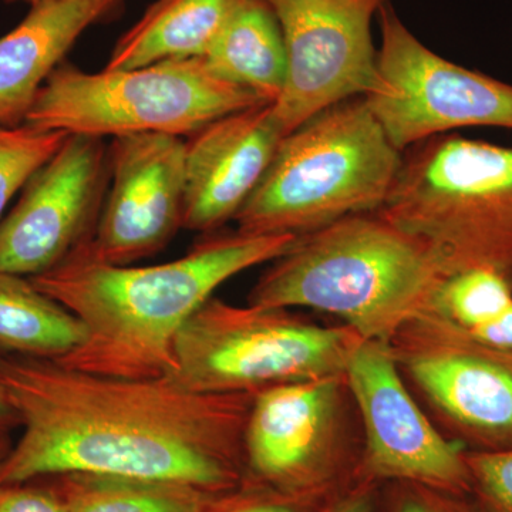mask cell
Masks as SVG:
<instances>
[{
  "instance_id": "cell-30",
  "label": "cell",
  "mask_w": 512,
  "mask_h": 512,
  "mask_svg": "<svg viewBox=\"0 0 512 512\" xmlns=\"http://www.w3.org/2000/svg\"><path fill=\"white\" fill-rule=\"evenodd\" d=\"M10 448H12V444H10L9 434H0V466L8 456Z\"/></svg>"
},
{
  "instance_id": "cell-13",
  "label": "cell",
  "mask_w": 512,
  "mask_h": 512,
  "mask_svg": "<svg viewBox=\"0 0 512 512\" xmlns=\"http://www.w3.org/2000/svg\"><path fill=\"white\" fill-rule=\"evenodd\" d=\"M350 402L345 375L256 393L245 426V467L282 494L311 497L348 450Z\"/></svg>"
},
{
  "instance_id": "cell-15",
  "label": "cell",
  "mask_w": 512,
  "mask_h": 512,
  "mask_svg": "<svg viewBox=\"0 0 512 512\" xmlns=\"http://www.w3.org/2000/svg\"><path fill=\"white\" fill-rule=\"evenodd\" d=\"M284 137L272 104L228 114L188 137L183 228L207 235L235 220Z\"/></svg>"
},
{
  "instance_id": "cell-17",
  "label": "cell",
  "mask_w": 512,
  "mask_h": 512,
  "mask_svg": "<svg viewBox=\"0 0 512 512\" xmlns=\"http://www.w3.org/2000/svg\"><path fill=\"white\" fill-rule=\"evenodd\" d=\"M215 77L274 104L284 90V36L265 0H239L208 52L201 57Z\"/></svg>"
},
{
  "instance_id": "cell-22",
  "label": "cell",
  "mask_w": 512,
  "mask_h": 512,
  "mask_svg": "<svg viewBox=\"0 0 512 512\" xmlns=\"http://www.w3.org/2000/svg\"><path fill=\"white\" fill-rule=\"evenodd\" d=\"M69 134L20 124H0V221L10 200L47 163Z\"/></svg>"
},
{
  "instance_id": "cell-18",
  "label": "cell",
  "mask_w": 512,
  "mask_h": 512,
  "mask_svg": "<svg viewBox=\"0 0 512 512\" xmlns=\"http://www.w3.org/2000/svg\"><path fill=\"white\" fill-rule=\"evenodd\" d=\"M239 0H157L111 52L106 69L204 57Z\"/></svg>"
},
{
  "instance_id": "cell-25",
  "label": "cell",
  "mask_w": 512,
  "mask_h": 512,
  "mask_svg": "<svg viewBox=\"0 0 512 512\" xmlns=\"http://www.w3.org/2000/svg\"><path fill=\"white\" fill-rule=\"evenodd\" d=\"M298 497L279 494L269 498H242L229 494L217 512H299Z\"/></svg>"
},
{
  "instance_id": "cell-21",
  "label": "cell",
  "mask_w": 512,
  "mask_h": 512,
  "mask_svg": "<svg viewBox=\"0 0 512 512\" xmlns=\"http://www.w3.org/2000/svg\"><path fill=\"white\" fill-rule=\"evenodd\" d=\"M512 285L488 269H471L448 276L434 299V312L474 332L493 322L511 305Z\"/></svg>"
},
{
  "instance_id": "cell-28",
  "label": "cell",
  "mask_w": 512,
  "mask_h": 512,
  "mask_svg": "<svg viewBox=\"0 0 512 512\" xmlns=\"http://www.w3.org/2000/svg\"><path fill=\"white\" fill-rule=\"evenodd\" d=\"M326 512H373V503L366 488L343 495Z\"/></svg>"
},
{
  "instance_id": "cell-29",
  "label": "cell",
  "mask_w": 512,
  "mask_h": 512,
  "mask_svg": "<svg viewBox=\"0 0 512 512\" xmlns=\"http://www.w3.org/2000/svg\"><path fill=\"white\" fill-rule=\"evenodd\" d=\"M20 427V420L12 400H10L8 389L0 375V434H10V431Z\"/></svg>"
},
{
  "instance_id": "cell-23",
  "label": "cell",
  "mask_w": 512,
  "mask_h": 512,
  "mask_svg": "<svg viewBox=\"0 0 512 512\" xmlns=\"http://www.w3.org/2000/svg\"><path fill=\"white\" fill-rule=\"evenodd\" d=\"M471 490L484 512H512V447L497 451H466Z\"/></svg>"
},
{
  "instance_id": "cell-19",
  "label": "cell",
  "mask_w": 512,
  "mask_h": 512,
  "mask_svg": "<svg viewBox=\"0 0 512 512\" xmlns=\"http://www.w3.org/2000/svg\"><path fill=\"white\" fill-rule=\"evenodd\" d=\"M86 339L83 323L26 276L0 271V356L60 362Z\"/></svg>"
},
{
  "instance_id": "cell-7",
  "label": "cell",
  "mask_w": 512,
  "mask_h": 512,
  "mask_svg": "<svg viewBox=\"0 0 512 512\" xmlns=\"http://www.w3.org/2000/svg\"><path fill=\"white\" fill-rule=\"evenodd\" d=\"M360 338L291 309L235 306L212 296L175 339L165 379L188 392L256 394L278 384L343 376Z\"/></svg>"
},
{
  "instance_id": "cell-1",
  "label": "cell",
  "mask_w": 512,
  "mask_h": 512,
  "mask_svg": "<svg viewBox=\"0 0 512 512\" xmlns=\"http://www.w3.org/2000/svg\"><path fill=\"white\" fill-rule=\"evenodd\" d=\"M20 439L0 484L64 474L178 481L231 493L245 467L255 394L188 392L165 377L94 375L49 360L0 356Z\"/></svg>"
},
{
  "instance_id": "cell-10",
  "label": "cell",
  "mask_w": 512,
  "mask_h": 512,
  "mask_svg": "<svg viewBox=\"0 0 512 512\" xmlns=\"http://www.w3.org/2000/svg\"><path fill=\"white\" fill-rule=\"evenodd\" d=\"M286 53V79L272 110L291 133L320 111L365 97L377 79L372 22L389 0H265Z\"/></svg>"
},
{
  "instance_id": "cell-9",
  "label": "cell",
  "mask_w": 512,
  "mask_h": 512,
  "mask_svg": "<svg viewBox=\"0 0 512 512\" xmlns=\"http://www.w3.org/2000/svg\"><path fill=\"white\" fill-rule=\"evenodd\" d=\"M409 380L467 451L512 447V350L495 348L433 311L389 342Z\"/></svg>"
},
{
  "instance_id": "cell-11",
  "label": "cell",
  "mask_w": 512,
  "mask_h": 512,
  "mask_svg": "<svg viewBox=\"0 0 512 512\" xmlns=\"http://www.w3.org/2000/svg\"><path fill=\"white\" fill-rule=\"evenodd\" d=\"M345 377L362 423L366 474L450 494L471 490L466 450L421 410L389 343L360 340Z\"/></svg>"
},
{
  "instance_id": "cell-26",
  "label": "cell",
  "mask_w": 512,
  "mask_h": 512,
  "mask_svg": "<svg viewBox=\"0 0 512 512\" xmlns=\"http://www.w3.org/2000/svg\"><path fill=\"white\" fill-rule=\"evenodd\" d=\"M470 333L495 348L512 350V302L493 322Z\"/></svg>"
},
{
  "instance_id": "cell-16",
  "label": "cell",
  "mask_w": 512,
  "mask_h": 512,
  "mask_svg": "<svg viewBox=\"0 0 512 512\" xmlns=\"http://www.w3.org/2000/svg\"><path fill=\"white\" fill-rule=\"evenodd\" d=\"M126 0H45L0 37V124L28 119L43 84L79 37L110 19Z\"/></svg>"
},
{
  "instance_id": "cell-31",
  "label": "cell",
  "mask_w": 512,
  "mask_h": 512,
  "mask_svg": "<svg viewBox=\"0 0 512 512\" xmlns=\"http://www.w3.org/2000/svg\"><path fill=\"white\" fill-rule=\"evenodd\" d=\"M2 2L13 5V3H25V5L35 6L37 3L45 2V0H2Z\"/></svg>"
},
{
  "instance_id": "cell-12",
  "label": "cell",
  "mask_w": 512,
  "mask_h": 512,
  "mask_svg": "<svg viewBox=\"0 0 512 512\" xmlns=\"http://www.w3.org/2000/svg\"><path fill=\"white\" fill-rule=\"evenodd\" d=\"M109 184L104 138L69 134L0 221V271L33 278L87 247Z\"/></svg>"
},
{
  "instance_id": "cell-14",
  "label": "cell",
  "mask_w": 512,
  "mask_h": 512,
  "mask_svg": "<svg viewBox=\"0 0 512 512\" xmlns=\"http://www.w3.org/2000/svg\"><path fill=\"white\" fill-rule=\"evenodd\" d=\"M187 140L164 133L114 137L110 184L87 251L131 265L163 251L183 228Z\"/></svg>"
},
{
  "instance_id": "cell-5",
  "label": "cell",
  "mask_w": 512,
  "mask_h": 512,
  "mask_svg": "<svg viewBox=\"0 0 512 512\" xmlns=\"http://www.w3.org/2000/svg\"><path fill=\"white\" fill-rule=\"evenodd\" d=\"M380 212L448 276L488 269L512 285V147L450 133L407 148Z\"/></svg>"
},
{
  "instance_id": "cell-3",
  "label": "cell",
  "mask_w": 512,
  "mask_h": 512,
  "mask_svg": "<svg viewBox=\"0 0 512 512\" xmlns=\"http://www.w3.org/2000/svg\"><path fill=\"white\" fill-rule=\"evenodd\" d=\"M447 278L423 239L366 212L296 238L258 279L248 305L329 313L363 340L389 343L433 306Z\"/></svg>"
},
{
  "instance_id": "cell-2",
  "label": "cell",
  "mask_w": 512,
  "mask_h": 512,
  "mask_svg": "<svg viewBox=\"0 0 512 512\" xmlns=\"http://www.w3.org/2000/svg\"><path fill=\"white\" fill-rule=\"evenodd\" d=\"M293 235L212 232L167 264L111 265L84 247L29 278L83 323L86 339L60 365L94 375L158 379L175 366L174 346L187 320L235 275L274 262Z\"/></svg>"
},
{
  "instance_id": "cell-8",
  "label": "cell",
  "mask_w": 512,
  "mask_h": 512,
  "mask_svg": "<svg viewBox=\"0 0 512 512\" xmlns=\"http://www.w3.org/2000/svg\"><path fill=\"white\" fill-rule=\"evenodd\" d=\"M377 79L367 106L397 150L458 128L512 131V84L424 46L387 2L377 13Z\"/></svg>"
},
{
  "instance_id": "cell-27",
  "label": "cell",
  "mask_w": 512,
  "mask_h": 512,
  "mask_svg": "<svg viewBox=\"0 0 512 512\" xmlns=\"http://www.w3.org/2000/svg\"><path fill=\"white\" fill-rule=\"evenodd\" d=\"M397 512H484L473 510V508L464 507L458 503H451L446 498L436 495L416 494L404 498Z\"/></svg>"
},
{
  "instance_id": "cell-4",
  "label": "cell",
  "mask_w": 512,
  "mask_h": 512,
  "mask_svg": "<svg viewBox=\"0 0 512 512\" xmlns=\"http://www.w3.org/2000/svg\"><path fill=\"white\" fill-rule=\"evenodd\" d=\"M365 97L320 111L286 134L258 187L239 210L237 231L302 235L383 208L402 167Z\"/></svg>"
},
{
  "instance_id": "cell-20",
  "label": "cell",
  "mask_w": 512,
  "mask_h": 512,
  "mask_svg": "<svg viewBox=\"0 0 512 512\" xmlns=\"http://www.w3.org/2000/svg\"><path fill=\"white\" fill-rule=\"evenodd\" d=\"M59 478L64 512H217L231 494L146 478L80 473Z\"/></svg>"
},
{
  "instance_id": "cell-6",
  "label": "cell",
  "mask_w": 512,
  "mask_h": 512,
  "mask_svg": "<svg viewBox=\"0 0 512 512\" xmlns=\"http://www.w3.org/2000/svg\"><path fill=\"white\" fill-rule=\"evenodd\" d=\"M258 104L268 103L215 77L201 57L100 73L63 62L37 94L26 124L100 138L190 137L212 121Z\"/></svg>"
},
{
  "instance_id": "cell-24",
  "label": "cell",
  "mask_w": 512,
  "mask_h": 512,
  "mask_svg": "<svg viewBox=\"0 0 512 512\" xmlns=\"http://www.w3.org/2000/svg\"><path fill=\"white\" fill-rule=\"evenodd\" d=\"M0 512H64L56 488L0 484Z\"/></svg>"
}]
</instances>
